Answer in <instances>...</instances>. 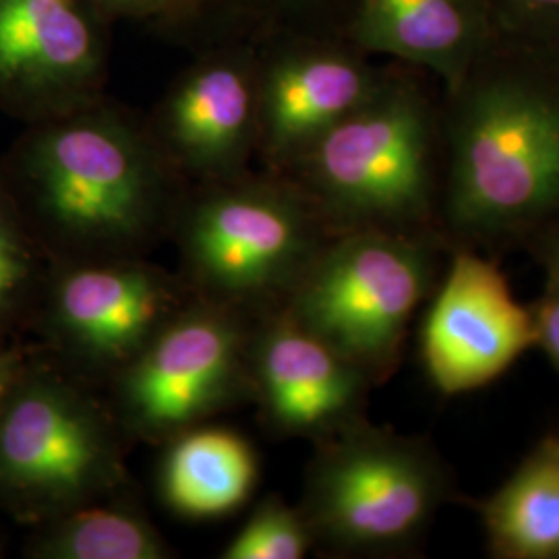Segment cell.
I'll use <instances>...</instances> for the list:
<instances>
[{
	"label": "cell",
	"mask_w": 559,
	"mask_h": 559,
	"mask_svg": "<svg viewBox=\"0 0 559 559\" xmlns=\"http://www.w3.org/2000/svg\"><path fill=\"white\" fill-rule=\"evenodd\" d=\"M441 135L445 247H526L559 221V48L500 32L441 85Z\"/></svg>",
	"instance_id": "1"
},
{
	"label": "cell",
	"mask_w": 559,
	"mask_h": 559,
	"mask_svg": "<svg viewBox=\"0 0 559 559\" xmlns=\"http://www.w3.org/2000/svg\"><path fill=\"white\" fill-rule=\"evenodd\" d=\"M295 168L334 235L383 230L441 240V81L399 62Z\"/></svg>",
	"instance_id": "2"
},
{
	"label": "cell",
	"mask_w": 559,
	"mask_h": 559,
	"mask_svg": "<svg viewBox=\"0 0 559 559\" xmlns=\"http://www.w3.org/2000/svg\"><path fill=\"white\" fill-rule=\"evenodd\" d=\"M454 496V477L431 441L360 419L316 441L299 508L316 547L399 556L419 547Z\"/></svg>",
	"instance_id": "3"
},
{
	"label": "cell",
	"mask_w": 559,
	"mask_h": 559,
	"mask_svg": "<svg viewBox=\"0 0 559 559\" xmlns=\"http://www.w3.org/2000/svg\"><path fill=\"white\" fill-rule=\"evenodd\" d=\"M450 249L436 237L353 230L328 240L278 309L378 385L399 367L411 323Z\"/></svg>",
	"instance_id": "4"
},
{
	"label": "cell",
	"mask_w": 559,
	"mask_h": 559,
	"mask_svg": "<svg viewBox=\"0 0 559 559\" xmlns=\"http://www.w3.org/2000/svg\"><path fill=\"white\" fill-rule=\"evenodd\" d=\"M36 207L64 260L138 255L162 235L160 182L119 122L69 120L32 150Z\"/></svg>",
	"instance_id": "5"
},
{
	"label": "cell",
	"mask_w": 559,
	"mask_h": 559,
	"mask_svg": "<svg viewBox=\"0 0 559 559\" xmlns=\"http://www.w3.org/2000/svg\"><path fill=\"white\" fill-rule=\"evenodd\" d=\"M175 237L195 297L258 316L278 307L334 233L293 182L212 191L180 212Z\"/></svg>",
	"instance_id": "6"
},
{
	"label": "cell",
	"mask_w": 559,
	"mask_h": 559,
	"mask_svg": "<svg viewBox=\"0 0 559 559\" xmlns=\"http://www.w3.org/2000/svg\"><path fill=\"white\" fill-rule=\"evenodd\" d=\"M122 429L100 402L52 373H25L0 411V496L50 520L119 491Z\"/></svg>",
	"instance_id": "7"
},
{
	"label": "cell",
	"mask_w": 559,
	"mask_h": 559,
	"mask_svg": "<svg viewBox=\"0 0 559 559\" xmlns=\"http://www.w3.org/2000/svg\"><path fill=\"white\" fill-rule=\"evenodd\" d=\"M253 313L193 297L112 378V415L129 438L164 441L251 399Z\"/></svg>",
	"instance_id": "8"
},
{
	"label": "cell",
	"mask_w": 559,
	"mask_h": 559,
	"mask_svg": "<svg viewBox=\"0 0 559 559\" xmlns=\"http://www.w3.org/2000/svg\"><path fill=\"white\" fill-rule=\"evenodd\" d=\"M537 348L531 305L514 297L500 267L475 249H450L420 318L419 359L441 396H460L501 378Z\"/></svg>",
	"instance_id": "9"
},
{
	"label": "cell",
	"mask_w": 559,
	"mask_h": 559,
	"mask_svg": "<svg viewBox=\"0 0 559 559\" xmlns=\"http://www.w3.org/2000/svg\"><path fill=\"white\" fill-rule=\"evenodd\" d=\"M195 295L140 255L64 260L48 288L46 320L60 348L110 380Z\"/></svg>",
	"instance_id": "10"
},
{
	"label": "cell",
	"mask_w": 559,
	"mask_h": 559,
	"mask_svg": "<svg viewBox=\"0 0 559 559\" xmlns=\"http://www.w3.org/2000/svg\"><path fill=\"white\" fill-rule=\"evenodd\" d=\"M251 399L280 438L320 441L365 419L371 378L278 307L253 320Z\"/></svg>",
	"instance_id": "11"
},
{
	"label": "cell",
	"mask_w": 559,
	"mask_h": 559,
	"mask_svg": "<svg viewBox=\"0 0 559 559\" xmlns=\"http://www.w3.org/2000/svg\"><path fill=\"white\" fill-rule=\"evenodd\" d=\"M353 50L307 48L272 69L261 94V124L274 160L295 166L376 90L380 71Z\"/></svg>",
	"instance_id": "12"
},
{
	"label": "cell",
	"mask_w": 559,
	"mask_h": 559,
	"mask_svg": "<svg viewBox=\"0 0 559 559\" xmlns=\"http://www.w3.org/2000/svg\"><path fill=\"white\" fill-rule=\"evenodd\" d=\"M485 0H357L350 40L456 83L498 38Z\"/></svg>",
	"instance_id": "13"
},
{
	"label": "cell",
	"mask_w": 559,
	"mask_h": 559,
	"mask_svg": "<svg viewBox=\"0 0 559 559\" xmlns=\"http://www.w3.org/2000/svg\"><path fill=\"white\" fill-rule=\"evenodd\" d=\"M164 443L158 489L175 514L221 519L251 498L260 464L251 443L237 431L201 423Z\"/></svg>",
	"instance_id": "14"
},
{
	"label": "cell",
	"mask_w": 559,
	"mask_h": 559,
	"mask_svg": "<svg viewBox=\"0 0 559 559\" xmlns=\"http://www.w3.org/2000/svg\"><path fill=\"white\" fill-rule=\"evenodd\" d=\"M473 508L491 558L559 559V431L543 436Z\"/></svg>",
	"instance_id": "15"
},
{
	"label": "cell",
	"mask_w": 559,
	"mask_h": 559,
	"mask_svg": "<svg viewBox=\"0 0 559 559\" xmlns=\"http://www.w3.org/2000/svg\"><path fill=\"white\" fill-rule=\"evenodd\" d=\"M94 64V34L73 0H0V81L59 87Z\"/></svg>",
	"instance_id": "16"
},
{
	"label": "cell",
	"mask_w": 559,
	"mask_h": 559,
	"mask_svg": "<svg viewBox=\"0 0 559 559\" xmlns=\"http://www.w3.org/2000/svg\"><path fill=\"white\" fill-rule=\"evenodd\" d=\"M255 119V98L239 71L214 67L187 81L166 112V135L193 168L226 173L239 160Z\"/></svg>",
	"instance_id": "17"
},
{
	"label": "cell",
	"mask_w": 559,
	"mask_h": 559,
	"mask_svg": "<svg viewBox=\"0 0 559 559\" xmlns=\"http://www.w3.org/2000/svg\"><path fill=\"white\" fill-rule=\"evenodd\" d=\"M44 559H164L168 543L147 516L117 491L48 520L32 547Z\"/></svg>",
	"instance_id": "18"
},
{
	"label": "cell",
	"mask_w": 559,
	"mask_h": 559,
	"mask_svg": "<svg viewBox=\"0 0 559 559\" xmlns=\"http://www.w3.org/2000/svg\"><path fill=\"white\" fill-rule=\"evenodd\" d=\"M316 549L313 533L299 506L267 496L222 549L224 559H300Z\"/></svg>",
	"instance_id": "19"
},
{
	"label": "cell",
	"mask_w": 559,
	"mask_h": 559,
	"mask_svg": "<svg viewBox=\"0 0 559 559\" xmlns=\"http://www.w3.org/2000/svg\"><path fill=\"white\" fill-rule=\"evenodd\" d=\"M501 34L559 48V0H485Z\"/></svg>",
	"instance_id": "20"
},
{
	"label": "cell",
	"mask_w": 559,
	"mask_h": 559,
	"mask_svg": "<svg viewBox=\"0 0 559 559\" xmlns=\"http://www.w3.org/2000/svg\"><path fill=\"white\" fill-rule=\"evenodd\" d=\"M32 274L29 249L23 233L0 201V325L13 311Z\"/></svg>",
	"instance_id": "21"
},
{
	"label": "cell",
	"mask_w": 559,
	"mask_h": 559,
	"mask_svg": "<svg viewBox=\"0 0 559 559\" xmlns=\"http://www.w3.org/2000/svg\"><path fill=\"white\" fill-rule=\"evenodd\" d=\"M531 309L537 330V348L559 371V284L545 282L539 299L531 302Z\"/></svg>",
	"instance_id": "22"
},
{
	"label": "cell",
	"mask_w": 559,
	"mask_h": 559,
	"mask_svg": "<svg viewBox=\"0 0 559 559\" xmlns=\"http://www.w3.org/2000/svg\"><path fill=\"white\" fill-rule=\"evenodd\" d=\"M526 247L545 270V282L559 284V221L545 228Z\"/></svg>",
	"instance_id": "23"
},
{
	"label": "cell",
	"mask_w": 559,
	"mask_h": 559,
	"mask_svg": "<svg viewBox=\"0 0 559 559\" xmlns=\"http://www.w3.org/2000/svg\"><path fill=\"white\" fill-rule=\"evenodd\" d=\"M21 371L23 369H21L20 360L15 359L13 355H0V411L7 402L13 383L20 378Z\"/></svg>",
	"instance_id": "24"
}]
</instances>
